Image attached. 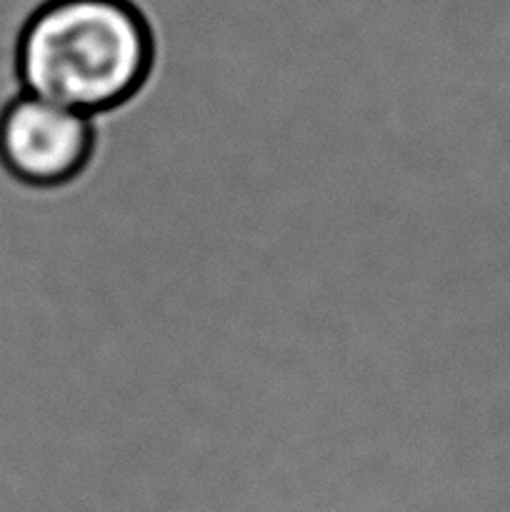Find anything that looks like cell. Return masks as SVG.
Listing matches in <instances>:
<instances>
[{
    "instance_id": "cell-1",
    "label": "cell",
    "mask_w": 510,
    "mask_h": 512,
    "mask_svg": "<svg viewBox=\"0 0 510 512\" xmlns=\"http://www.w3.org/2000/svg\"><path fill=\"white\" fill-rule=\"evenodd\" d=\"M145 65L148 35L123 0H53L18 45L25 93L83 115L125 98Z\"/></svg>"
},
{
    "instance_id": "cell-2",
    "label": "cell",
    "mask_w": 510,
    "mask_h": 512,
    "mask_svg": "<svg viewBox=\"0 0 510 512\" xmlns=\"http://www.w3.org/2000/svg\"><path fill=\"white\" fill-rule=\"evenodd\" d=\"M90 145L88 115L35 95H20L0 115V160L35 185L70 178Z\"/></svg>"
}]
</instances>
